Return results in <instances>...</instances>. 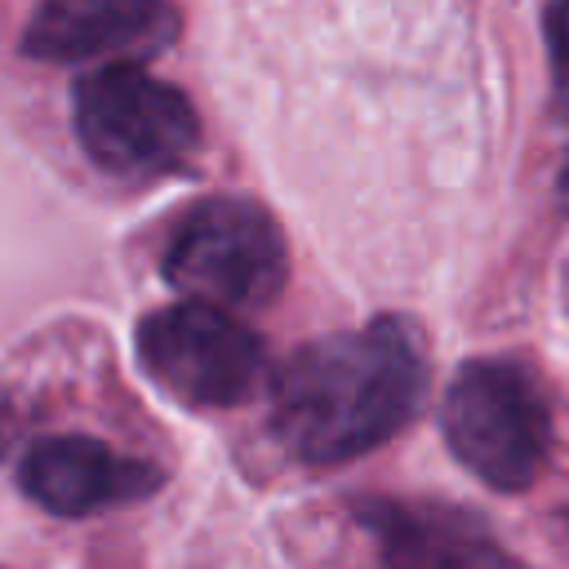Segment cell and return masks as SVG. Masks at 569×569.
I'll return each instance as SVG.
<instances>
[{
	"mask_svg": "<svg viewBox=\"0 0 569 569\" xmlns=\"http://www.w3.org/2000/svg\"><path fill=\"white\" fill-rule=\"evenodd\" d=\"M422 387V338L400 316H378L289 356L271 387V431L298 462L338 467L400 436Z\"/></svg>",
	"mask_w": 569,
	"mask_h": 569,
	"instance_id": "obj_1",
	"label": "cell"
},
{
	"mask_svg": "<svg viewBox=\"0 0 569 569\" xmlns=\"http://www.w3.org/2000/svg\"><path fill=\"white\" fill-rule=\"evenodd\" d=\"M440 431L453 458L489 489H533L551 458V409L538 378L516 360H471L453 373Z\"/></svg>",
	"mask_w": 569,
	"mask_h": 569,
	"instance_id": "obj_2",
	"label": "cell"
},
{
	"mask_svg": "<svg viewBox=\"0 0 569 569\" xmlns=\"http://www.w3.org/2000/svg\"><path fill=\"white\" fill-rule=\"evenodd\" d=\"M71 120L84 156L116 178L169 173L200 142L187 93L138 62H98L84 71L71 93Z\"/></svg>",
	"mask_w": 569,
	"mask_h": 569,
	"instance_id": "obj_3",
	"label": "cell"
},
{
	"mask_svg": "<svg viewBox=\"0 0 569 569\" xmlns=\"http://www.w3.org/2000/svg\"><path fill=\"white\" fill-rule=\"evenodd\" d=\"M289 276V249L276 218L240 196H213L187 209L164 249V280L182 298L218 307H262Z\"/></svg>",
	"mask_w": 569,
	"mask_h": 569,
	"instance_id": "obj_4",
	"label": "cell"
},
{
	"mask_svg": "<svg viewBox=\"0 0 569 569\" xmlns=\"http://www.w3.org/2000/svg\"><path fill=\"white\" fill-rule=\"evenodd\" d=\"M138 360L147 378L178 405L231 409L258 391L267 347L227 307L182 298L138 325Z\"/></svg>",
	"mask_w": 569,
	"mask_h": 569,
	"instance_id": "obj_5",
	"label": "cell"
},
{
	"mask_svg": "<svg viewBox=\"0 0 569 569\" xmlns=\"http://www.w3.org/2000/svg\"><path fill=\"white\" fill-rule=\"evenodd\" d=\"M178 13L164 0H36L22 53L40 62H138L169 49Z\"/></svg>",
	"mask_w": 569,
	"mask_h": 569,
	"instance_id": "obj_6",
	"label": "cell"
},
{
	"mask_svg": "<svg viewBox=\"0 0 569 569\" xmlns=\"http://www.w3.org/2000/svg\"><path fill=\"white\" fill-rule=\"evenodd\" d=\"M147 458H129L93 436H44L18 462L22 493L49 516H98L142 502L160 489Z\"/></svg>",
	"mask_w": 569,
	"mask_h": 569,
	"instance_id": "obj_7",
	"label": "cell"
},
{
	"mask_svg": "<svg viewBox=\"0 0 569 569\" xmlns=\"http://www.w3.org/2000/svg\"><path fill=\"white\" fill-rule=\"evenodd\" d=\"M365 533L378 542L387 565H413V569H462V565H507L511 556L476 525L467 511L440 507V502H400V498H373L360 511Z\"/></svg>",
	"mask_w": 569,
	"mask_h": 569,
	"instance_id": "obj_8",
	"label": "cell"
},
{
	"mask_svg": "<svg viewBox=\"0 0 569 569\" xmlns=\"http://www.w3.org/2000/svg\"><path fill=\"white\" fill-rule=\"evenodd\" d=\"M547 49H551V71H556V93L569 111V0H551L547 9Z\"/></svg>",
	"mask_w": 569,
	"mask_h": 569,
	"instance_id": "obj_9",
	"label": "cell"
}]
</instances>
